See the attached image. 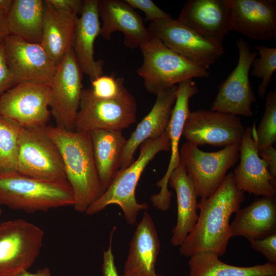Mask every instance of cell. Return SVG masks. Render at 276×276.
Here are the masks:
<instances>
[{
  "label": "cell",
  "mask_w": 276,
  "mask_h": 276,
  "mask_svg": "<svg viewBox=\"0 0 276 276\" xmlns=\"http://www.w3.org/2000/svg\"><path fill=\"white\" fill-rule=\"evenodd\" d=\"M15 276H52V275L50 269L48 267H44L38 269L35 272H30L26 270Z\"/></svg>",
  "instance_id": "60d3db41"
},
{
  "label": "cell",
  "mask_w": 276,
  "mask_h": 276,
  "mask_svg": "<svg viewBox=\"0 0 276 276\" xmlns=\"http://www.w3.org/2000/svg\"><path fill=\"white\" fill-rule=\"evenodd\" d=\"M55 9L77 15L81 13L83 1L81 0H47Z\"/></svg>",
  "instance_id": "74e56055"
},
{
  "label": "cell",
  "mask_w": 276,
  "mask_h": 276,
  "mask_svg": "<svg viewBox=\"0 0 276 276\" xmlns=\"http://www.w3.org/2000/svg\"><path fill=\"white\" fill-rule=\"evenodd\" d=\"M0 206H1V205H0ZM1 213H2V210H1V209H0V215H1Z\"/></svg>",
  "instance_id": "7bdbcfd3"
},
{
  "label": "cell",
  "mask_w": 276,
  "mask_h": 276,
  "mask_svg": "<svg viewBox=\"0 0 276 276\" xmlns=\"http://www.w3.org/2000/svg\"><path fill=\"white\" fill-rule=\"evenodd\" d=\"M258 154L268 164V169L270 175L276 178V150L273 146L258 151Z\"/></svg>",
  "instance_id": "f35d334b"
},
{
  "label": "cell",
  "mask_w": 276,
  "mask_h": 276,
  "mask_svg": "<svg viewBox=\"0 0 276 276\" xmlns=\"http://www.w3.org/2000/svg\"><path fill=\"white\" fill-rule=\"evenodd\" d=\"M49 136L58 147L66 179L74 197V210L80 213L104 192L96 166L89 132L68 131L47 126Z\"/></svg>",
  "instance_id": "7a4b0ae2"
},
{
  "label": "cell",
  "mask_w": 276,
  "mask_h": 276,
  "mask_svg": "<svg viewBox=\"0 0 276 276\" xmlns=\"http://www.w3.org/2000/svg\"><path fill=\"white\" fill-rule=\"evenodd\" d=\"M9 35L8 24L7 14L0 11V39Z\"/></svg>",
  "instance_id": "ab89813d"
},
{
  "label": "cell",
  "mask_w": 276,
  "mask_h": 276,
  "mask_svg": "<svg viewBox=\"0 0 276 276\" xmlns=\"http://www.w3.org/2000/svg\"><path fill=\"white\" fill-rule=\"evenodd\" d=\"M4 40L6 60L16 85L24 82L51 84L57 65L40 43L29 42L12 35Z\"/></svg>",
  "instance_id": "9a60e30c"
},
{
  "label": "cell",
  "mask_w": 276,
  "mask_h": 276,
  "mask_svg": "<svg viewBox=\"0 0 276 276\" xmlns=\"http://www.w3.org/2000/svg\"><path fill=\"white\" fill-rule=\"evenodd\" d=\"M249 242L252 248L263 254L268 263L276 264V233Z\"/></svg>",
  "instance_id": "e575fe53"
},
{
  "label": "cell",
  "mask_w": 276,
  "mask_h": 276,
  "mask_svg": "<svg viewBox=\"0 0 276 276\" xmlns=\"http://www.w3.org/2000/svg\"><path fill=\"white\" fill-rule=\"evenodd\" d=\"M99 14L102 20L100 35L110 39L115 32L124 36V44L135 49L151 37L143 18L125 0L99 1Z\"/></svg>",
  "instance_id": "ffe728a7"
},
{
  "label": "cell",
  "mask_w": 276,
  "mask_h": 276,
  "mask_svg": "<svg viewBox=\"0 0 276 276\" xmlns=\"http://www.w3.org/2000/svg\"><path fill=\"white\" fill-rule=\"evenodd\" d=\"M240 142L211 152L203 151L188 141L181 145L180 163L192 180L198 197H209L220 186L227 171L238 160Z\"/></svg>",
  "instance_id": "52a82bcc"
},
{
  "label": "cell",
  "mask_w": 276,
  "mask_h": 276,
  "mask_svg": "<svg viewBox=\"0 0 276 276\" xmlns=\"http://www.w3.org/2000/svg\"><path fill=\"white\" fill-rule=\"evenodd\" d=\"M198 93V87L193 79L178 83L176 101L166 129L170 142V159L164 176L156 182L157 187L160 188L159 193L150 198L153 205L162 211L169 210L171 205L172 193L168 189V181L173 171L180 163L179 144L185 121L190 112V99Z\"/></svg>",
  "instance_id": "2e32d148"
},
{
  "label": "cell",
  "mask_w": 276,
  "mask_h": 276,
  "mask_svg": "<svg viewBox=\"0 0 276 276\" xmlns=\"http://www.w3.org/2000/svg\"><path fill=\"white\" fill-rule=\"evenodd\" d=\"M89 133L101 183L105 191L120 170L127 140L120 130L97 129Z\"/></svg>",
  "instance_id": "4316f807"
},
{
  "label": "cell",
  "mask_w": 276,
  "mask_h": 276,
  "mask_svg": "<svg viewBox=\"0 0 276 276\" xmlns=\"http://www.w3.org/2000/svg\"><path fill=\"white\" fill-rule=\"evenodd\" d=\"M177 19L203 36L220 42L232 31L228 0H189Z\"/></svg>",
  "instance_id": "ac0fdd59"
},
{
  "label": "cell",
  "mask_w": 276,
  "mask_h": 276,
  "mask_svg": "<svg viewBox=\"0 0 276 276\" xmlns=\"http://www.w3.org/2000/svg\"><path fill=\"white\" fill-rule=\"evenodd\" d=\"M245 129L238 116L199 109L190 111L182 135L197 146L208 144L225 147L240 142Z\"/></svg>",
  "instance_id": "5bb4252c"
},
{
  "label": "cell",
  "mask_w": 276,
  "mask_h": 276,
  "mask_svg": "<svg viewBox=\"0 0 276 276\" xmlns=\"http://www.w3.org/2000/svg\"><path fill=\"white\" fill-rule=\"evenodd\" d=\"M259 57L256 58L251 64V75L261 79L258 87V93L263 100L266 94L271 77L276 70V48L262 45L256 46Z\"/></svg>",
  "instance_id": "1f68e13d"
},
{
  "label": "cell",
  "mask_w": 276,
  "mask_h": 276,
  "mask_svg": "<svg viewBox=\"0 0 276 276\" xmlns=\"http://www.w3.org/2000/svg\"><path fill=\"white\" fill-rule=\"evenodd\" d=\"M140 48L143 62L136 73L150 94L156 95L187 79L209 77L204 66L176 53L156 37L151 36Z\"/></svg>",
  "instance_id": "5b68a950"
},
{
  "label": "cell",
  "mask_w": 276,
  "mask_h": 276,
  "mask_svg": "<svg viewBox=\"0 0 276 276\" xmlns=\"http://www.w3.org/2000/svg\"><path fill=\"white\" fill-rule=\"evenodd\" d=\"M99 1H83L80 16L76 21L72 47L82 73L90 81L103 74L104 62L94 58L95 40L101 32Z\"/></svg>",
  "instance_id": "7402d4cb"
},
{
  "label": "cell",
  "mask_w": 276,
  "mask_h": 276,
  "mask_svg": "<svg viewBox=\"0 0 276 276\" xmlns=\"http://www.w3.org/2000/svg\"><path fill=\"white\" fill-rule=\"evenodd\" d=\"M212 251H202L190 257L189 276H276V264L240 267L227 264Z\"/></svg>",
  "instance_id": "83f0119b"
},
{
  "label": "cell",
  "mask_w": 276,
  "mask_h": 276,
  "mask_svg": "<svg viewBox=\"0 0 276 276\" xmlns=\"http://www.w3.org/2000/svg\"><path fill=\"white\" fill-rule=\"evenodd\" d=\"M13 3V0H0V11L6 14L9 12Z\"/></svg>",
  "instance_id": "b9f144b4"
},
{
  "label": "cell",
  "mask_w": 276,
  "mask_h": 276,
  "mask_svg": "<svg viewBox=\"0 0 276 276\" xmlns=\"http://www.w3.org/2000/svg\"><path fill=\"white\" fill-rule=\"evenodd\" d=\"M159 276H164V275H159Z\"/></svg>",
  "instance_id": "ee69618b"
},
{
  "label": "cell",
  "mask_w": 276,
  "mask_h": 276,
  "mask_svg": "<svg viewBox=\"0 0 276 276\" xmlns=\"http://www.w3.org/2000/svg\"><path fill=\"white\" fill-rule=\"evenodd\" d=\"M160 248L153 219L145 212L130 242L122 276H159L155 265Z\"/></svg>",
  "instance_id": "603a6c76"
},
{
  "label": "cell",
  "mask_w": 276,
  "mask_h": 276,
  "mask_svg": "<svg viewBox=\"0 0 276 276\" xmlns=\"http://www.w3.org/2000/svg\"><path fill=\"white\" fill-rule=\"evenodd\" d=\"M177 85L157 94L149 112L137 124L127 140L120 161V170L128 167L134 161L137 148L148 140H155L166 131L176 99Z\"/></svg>",
  "instance_id": "44dd1931"
},
{
  "label": "cell",
  "mask_w": 276,
  "mask_h": 276,
  "mask_svg": "<svg viewBox=\"0 0 276 276\" xmlns=\"http://www.w3.org/2000/svg\"><path fill=\"white\" fill-rule=\"evenodd\" d=\"M168 184L175 191L177 217L170 240L174 246H179L195 226L198 218L199 203L194 183L180 163L171 174Z\"/></svg>",
  "instance_id": "484cf974"
},
{
  "label": "cell",
  "mask_w": 276,
  "mask_h": 276,
  "mask_svg": "<svg viewBox=\"0 0 276 276\" xmlns=\"http://www.w3.org/2000/svg\"><path fill=\"white\" fill-rule=\"evenodd\" d=\"M77 18L44 1L40 44L56 65L73 47Z\"/></svg>",
  "instance_id": "d4e9b609"
},
{
  "label": "cell",
  "mask_w": 276,
  "mask_h": 276,
  "mask_svg": "<svg viewBox=\"0 0 276 276\" xmlns=\"http://www.w3.org/2000/svg\"><path fill=\"white\" fill-rule=\"evenodd\" d=\"M44 233L23 219L0 223V276H15L28 269L38 258Z\"/></svg>",
  "instance_id": "ba28073f"
},
{
  "label": "cell",
  "mask_w": 276,
  "mask_h": 276,
  "mask_svg": "<svg viewBox=\"0 0 276 276\" xmlns=\"http://www.w3.org/2000/svg\"><path fill=\"white\" fill-rule=\"evenodd\" d=\"M245 200L236 186L233 172L210 196L201 198L199 215L192 231L179 246L180 255L190 257L202 251H212L219 257L224 254L231 236L229 220Z\"/></svg>",
  "instance_id": "6da1fadb"
},
{
  "label": "cell",
  "mask_w": 276,
  "mask_h": 276,
  "mask_svg": "<svg viewBox=\"0 0 276 276\" xmlns=\"http://www.w3.org/2000/svg\"><path fill=\"white\" fill-rule=\"evenodd\" d=\"M151 36L190 61L208 70L224 53L222 42L209 39L172 18L150 22L147 28Z\"/></svg>",
  "instance_id": "30bf717a"
},
{
  "label": "cell",
  "mask_w": 276,
  "mask_h": 276,
  "mask_svg": "<svg viewBox=\"0 0 276 276\" xmlns=\"http://www.w3.org/2000/svg\"><path fill=\"white\" fill-rule=\"evenodd\" d=\"M82 72L73 49L57 65L50 84V109L56 126L75 131V121L82 93Z\"/></svg>",
  "instance_id": "4fadbf2b"
},
{
  "label": "cell",
  "mask_w": 276,
  "mask_h": 276,
  "mask_svg": "<svg viewBox=\"0 0 276 276\" xmlns=\"http://www.w3.org/2000/svg\"><path fill=\"white\" fill-rule=\"evenodd\" d=\"M4 39H0V96L16 85L6 60Z\"/></svg>",
  "instance_id": "d590c367"
},
{
  "label": "cell",
  "mask_w": 276,
  "mask_h": 276,
  "mask_svg": "<svg viewBox=\"0 0 276 276\" xmlns=\"http://www.w3.org/2000/svg\"><path fill=\"white\" fill-rule=\"evenodd\" d=\"M93 94L101 99H111L117 97L125 86L124 79L113 76L102 75L91 80Z\"/></svg>",
  "instance_id": "d6a6232c"
},
{
  "label": "cell",
  "mask_w": 276,
  "mask_h": 276,
  "mask_svg": "<svg viewBox=\"0 0 276 276\" xmlns=\"http://www.w3.org/2000/svg\"><path fill=\"white\" fill-rule=\"evenodd\" d=\"M74 204V194L67 180L40 179L15 170L0 172V205L35 213Z\"/></svg>",
  "instance_id": "3957f363"
},
{
  "label": "cell",
  "mask_w": 276,
  "mask_h": 276,
  "mask_svg": "<svg viewBox=\"0 0 276 276\" xmlns=\"http://www.w3.org/2000/svg\"><path fill=\"white\" fill-rule=\"evenodd\" d=\"M116 227L114 226L110 232L109 245L107 250L103 251L102 272L103 276H122L118 273L112 252V243L113 235Z\"/></svg>",
  "instance_id": "8d00e7d4"
},
{
  "label": "cell",
  "mask_w": 276,
  "mask_h": 276,
  "mask_svg": "<svg viewBox=\"0 0 276 276\" xmlns=\"http://www.w3.org/2000/svg\"><path fill=\"white\" fill-rule=\"evenodd\" d=\"M22 128L0 114V172L16 171L19 139Z\"/></svg>",
  "instance_id": "f546056e"
},
{
  "label": "cell",
  "mask_w": 276,
  "mask_h": 276,
  "mask_svg": "<svg viewBox=\"0 0 276 276\" xmlns=\"http://www.w3.org/2000/svg\"><path fill=\"white\" fill-rule=\"evenodd\" d=\"M140 148L138 158L128 167L118 171L103 194L87 208L85 212L87 215L96 214L109 205L116 204L122 210L126 222L133 225L139 212L148 209L147 203L137 201L135 189L149 162L160 151L170 150L169 136L165 131L157 139L145 141Z\"/></svg>",
  "instance_id": "277c9868"
},
{
  "label": "cell",
  "mask_w": 276,
  "mask_h": 276,
  "mask_svg": "<svg viewBox=\"0 0 276 276\" xmlns=\"http://www.w3.org/2000/svg\"><path fill=\"white\" fill-rule=\"evenodd\" d=\"M133 8L144 12L146 21L156 22L163 19L172 18L169 14L161 9L151 0H125Z\"/></svg>",
  "instance_id": "836d02e7"
},
{
  "label": "cell",
  "mask_w": 276,
  "mask_h": 276,
  "mask_svg": "<svg viewBox=\"0 0 276 276\" xmlns=\"http://www.w3.org/2000/svg\"><path fill=\"white\" fill-rule=\"evenodd\" d=\"M50 99V85L21 82L0 96V114L24 128L47 126Z\"/></svg>",
  "instance_id": "7c38bea8"
},
{
  "label": "cell",
  "mask_w": 276,
  "mask_h": 276,
  "mask_svg": "<svg viewBox=\"0 0 276 276\" xmlns=\"http://www.w3.org/2000/svg\"><path fill=\"white\" fill-rule=\"evenodd\" d=\"M255 126H248L240 142V162L233 172L237 187L255 196H275L276 178L268 171L267 163L259 155Z\"/></svg>",
  "instance_id": "e0dca14e"
},
{
  "label": "cell",
  "mask_w": 276,
  "mask_h": 276,
  "mask_svg": "<svg viewBox=\"0 0 276 276\" xmlns=\"http://www.w3.org/2000/svg\"><path fill=\"white\" fill-rule=\"evenodd\" d=\"M136 112L135 99L125 86L117 97L107 99L96 97L90 88L83 89L75 121V131H122L135 122Z\"/></svg>",
  "instance_id": "8992f818"
},
{
  "label": "cell",
  "mask_w": 276,
  "mask_h": 276,
  "mask_svg": "<svg viewBox=\"0 0 276 276\" xmlns=\"http://www.w3.org/2000/svg\"><path fill=\"white\" fill-rule=\"evenodd\" d=\"M232 30L252 39L276 37L275 0H228Z\"/></svg>",
  "instance_id": "d6986e66"
},
{
  "label": "cell",
  "mask_w": 276,
  "mask_h": 276,
  "mask_svg": "<svg viewBox=\"0 0 276 276\" xmlns=\"http://www.w3.org/2000/svg\"><path fill=\"white\" fill-rule=\"evenodd\" d=\"M44 1L13 0L7 14L9 35L31 42L40 43Z\"/></svg>",
  "instance_id": "f1b7e54d"
},
{
  "label": "cell",
  "mask_w": 276,
  "mask_h": 276,
  "mask_svg": "<svg viewBox=\"0 0 276 276\" xmlns=\"http://www.w3.org/2000/svg\"><path fill=\"white\" fill-rule=\"evenodd\" d=\"M239 52L237 64L228 77L218 86V92L211 105V110L251 117V105L256 100L249 74L257 52H251L247 42L240 38L237 40Z\"/></svg>",
  "instance_id": "8fae6325"
},
{
  "label": "cell",
  "mask_w": 276,
  "mask_h": 276,
  "mask_svg": "<svg viewBox=\"0 0 276 276\" xmlns=\"http://www.w3.org/2000/svg\"><path fill=\"white\" fill-rule=\"evenodd\" d=\"M264 111L255 134L258 151L273 146L276 142V91L267 93Z\"/></svg>",
  "instance_id": "4dcf8cb0"
},
{
  "label": "cell",
  "mask_w": 276,
  "mask_h": 276,
  "mask_svg": "<svg viewBox=\"0 0 276 276\" xmlns=\"http://www.w3.org/2000/svg\"><path fill=\"white\" fill-rule=\"evenodd\" d=\"M231 237L242 236L248 241L276 233V198L264 196L256 198L246 208L240 209L230 224Z\"/></svg>",
  "instance_id": "cb8c5ba5"
},
{
  "label": "cell",
  "mask_w": 276,
  "mask_h": 276,
  "mask_svg": "<svg viewBox=\"0 0 276 276\" xmlns=\"http://www.w3.org/2000/svg\"><path fill=\"white\" fill-rule=\"evenodd\" d=\"M47 126L22 128L16 171L40 179L67 180L60 152L49 136Z\"/></svg>",
  "instance_id": "9c48e42d"
}]
</instances>
